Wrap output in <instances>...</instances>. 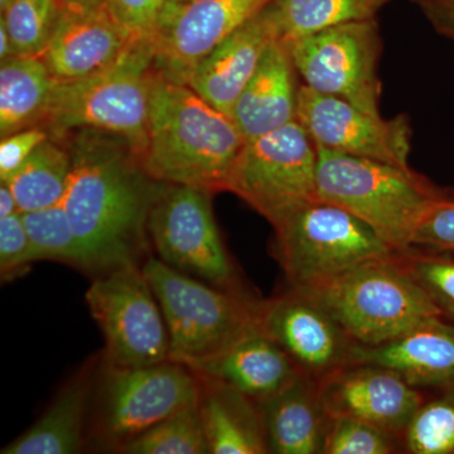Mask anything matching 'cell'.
Segmentation results:
<instances>
[{
  "instance_id": "1",
  "label": "cell",
  "mask_w": 454,
  "mask_h": 454,
  "mask_svg": "<svg viewBox=\"0 0 454 454\" xmlns=\"http://www.w3.org/2000/svg\"><path fill=\"white\" fill-rule=\"evenodd\" d=\"M71 172L61 205L77 239L101 274L137 262L146 240L149 210L160 182L149 177L133 149L106 131H74Z\"/></svg>"
},
{
  "instance_id": "2",
  "label": "cell",
  "mask_w": 454,
  "mask_h": 454,
  "mask_svg": "<svg viewBox=\"0 0 454 454\" xmlns=\"http://www.w3.org/2000/svg\"><path fill=\"white\" fill-rule=\"evenodd\" d=\"M245 145L231 116L190 86L154 73L148 136L140 163L160 184L227 191L236 158Z\"/></svg>"
},
{
  "instance_id": "3",
  "label": "cell",
  "mask_w": 454,
  "mask_h": 454,
  "mask_svg": "<svg viewBox=\"0 0 454 454\" xmlns=\"http://www.w3.org/2000/svg\"><path fill=\"white\" fill-rule=\"evenodd\" d=\"M317 196L372 227L395 252L439 203L454 199L411 168L318 148Z\"/></svg>"
},
{
  "instance_id": "4",
  "label": "cell",
  "mask_w": 454,
  "mask_h": 454,
  "mask_svg": "<svg viewBox=\"0 0 454 454\" xmlns=\"http://www.w3.org/2000/svg\"><path fill=\"white\" fill-rule=\"evenodd\" d=\"M152 40H134L109 67L82 79L56 80L42 128L55 139L82 129L121 137L140 158L148 136L154 76Z\"/></svg>"
},
{
  "instance_id": "5",
  "label": "cell",
  "mask_w": 454,
  "mask_h": 454,
  "mask_svg": "<svg viewBox=\"0 0 454 454\" xmlns=\"http://www.w3.org/2000/svg\"><path fill=\"white\" fill-rule=\"evenodd\" d=\"M357 345L389 342L442 313L397 253L370 260L312 289Z\"/></svg>"
},
{
  "instance_id": "6",
  "label": "cell",
  "mask_w": 454,
  "mask_h": 454,
  "mask_svg": "<svg viewBox=\"0 0 454 454\" xmlns=\"http://www.w3.org/2000/svg\"><path fill=\"white\" fill-rule=\"evenodd\" d=\"M168 330L170 360L188 367L229 348L258 325L260 301L203 282L158 258L143 264Z\"/></svg>"
},
{
  "instance_id": "7",
  "label": "cell",
  "mask_w": 454,
  "mask_h": 454,
  "mask_svg": "<svg viewBox=\"0 0 454 454\" xmlns=\"http://www.w3.org/2000/svg\"><path fill=\"white\" fill-rule=\"evenodd\" d=\"M289 286L312 289L351 269L397 253L351 212L315 200L271 223Z\"/></svg>"
},
{
  "instance_id": "8",
  "label": "cell",
  "mask_w": 454,
  "mask_h": 454,
  "mask_svg": "<svg viewBox=\"0 0 454 454\" xmlns=\"http://www.w3.org/2000/svg\"><path fill=\"white\" fill-rule=\"evenodd\" d=\"M86 303L106 340V363L145 367L170 360L168 330L143 268L128 262L98 274Z\"/></svg>"
},
{
  "instance_id": "9",
  "label": "cell",
  "mask_w": 454,
  "mask_h": 454,
  "mask_svg": "<svg viewBox=\"0 0 454 454\" xmlns=\"http://www.w3.org/2000/svg\"><path fill=\"white\" fill-rule=\"evenodd\" d=\"M318 148L295 119L279 129L245 142L227 191L244 200L269 223L317 196Z\"/></svg>"
},
{
  "instance_id": "10",
  "label": "cell",
  "mask_w": 454,
  "mask_h": 454,
  "mask_svg": "<svg viewBox=\"0 0 454 454\" xmlns=\"http://www.w3.org/2000/svg\"><path fill=\"white\" fill-rule=\"evenodd\" d=\"M214 193L160 184L149 210L146 231L158 259L211 286L244 292L212 212Z\"/></svg>"
},
{
  "instance_id": "11",
  "label": "cell",
  "mask_w": 454,
  "mask_h": 454,
  "mask_svg": "<svg viewBox=\"0 0 454 454\" xmlns=\"http://www.w3.org/2000/svg\"><path fill=\"white\" fill-rule=\"evenodd\" d=\"M200 400V378L184 364L107 366L98 387L94 433L118 450L131 438Z\"/></svg>"
},
{
  "instance_id": "12",
  "label": "cell",
  "mask_w": 454,
  "mask_h": 454,
  "mask_svg": "<svg viewBox=\"0 0 454 454\" xmlns=\"http://www.w3.org/2000/svg\"><path fill=\"white\" fill-rule=\"evenodd\" d=\"M284 42L304 85L381 115L378 74L381 38L376 18Z\"/></svg>"
},
{
  "instance_id": "13",
  "label": "cell",
  "mask_w": 454,
  "mask_h": 454,
  "mask_svg": "<svg viewBox=\"0 0 454 454\" xmlns=\"http://www.w3.org/2000/svg\"><path fill=\"white\" fill-rule=\"evenodd\" d=\"M258 325L301 373L318 382L351 363L357 345L315 295L289 286L260 301Z\"/></svg>"
},
{
  "instance_id": "14",
  "label": "cell",
  "mask_w": 454,
  "mask_h": 454,
  "mask_svg": "<svg viewBox=\"0 0 454 454\" xmlns=\"http://www.w3.org/2000/svg\"><path fill=\"white\" fill-rule=\"evenodd\" d=\"M297 121L317 148L411 168V129L404 115L384 119L303 83L298 89Z\"/></svg>"
},
{
  "instance_id": "15",
  "label": "cell",
  "mask_w": 454,
  "mask_h": 454,
  "mask_svg": "<svg viewBox=\"0 0 454 454\" xmlns=\"http://www.w3.org/2000/svg\"><path fill=\"white\" fill-rule=\"evenodd\" d=\"M273 0L169 2L153 40L154 73L187 85L199 66L227 37Z\"/></svg>"
},
{
  "instance_id": "16",
  "label": "cell",
  "mask_w": 454,
  "mask_h": 454,
  "mask_svg": "<svg viewBox=\"0 0 454 454\" xmlns=\"http://www.w3.org/2000/svg\"><path fill=\"white\" fill-rule=\"evenodd\" d=\"M333 418H351L403 439L426 393L389 367L349 363L319 382Z\"/></svg>"
},
{
  "instance_id": "17",
  "label": "cell",
  "mask_w": 454,
  "mask_h": 454,
  "mask_svg": "<svg viewBox=\"0 0 454 454\" xmlns=\"http://www.w3.org/2000/svg\"><path fill=\"white\" fill-rule=\"evenodd\" d=\"M279 40L282 35L271 2L212 51L188 86L212 106L231 116L236 100L258 70L262 57Z\"/></svg>"
},
{
  "instance_id": "18",
  "label": "cell",
  "mask_w": 454,
  "mask_h": 454,
  "mask_svg": "<svg viewBox=\"0 0 454 454\" xmlns=\"http://www.w3.org/2000/svg\"><path fill=\"white\" fill-rule=\"evenodd\" d=\"M133 41L106 7L62 11L41 59L56 80L71 82L109 67Z\"/></svg>"
},
{
  "instance_id": "19",
  "label": "cell",
  "mask_w": 454,
  "mask_h": 454,
  "mask_svg": "<svg viewBox=\"0 0 454 454\" xmlns=\"http://www.w3.org/2000/svg\"><path fill=\"white\" fill-rule=\"evenodd\" d=\"M351 363L389 367L424 391L454 389V325L433 318L376 346H355Z\"/></svg>"
},
{
  "instance_id": "20",
  "label": "cell",
  "mask_w": 454,
  "mask_h": 454,
  "mask_svg": "<svg viewBox=\"0 0 454 454\" xmlns=\"http://www.w3.org/2000/svg\"><path fill=\"white\" fill-rule=\"evenodd\" d=\"M190 369L229 385L256 404L270 399L301 375L288 355L259 325L220 354Z\"/></svg>"
},
{
  "instance_id": "21",
  "label": "cell",
  "mask_w": 454,
  "mask_h": 454,
  "mask_svg": "<svg viewBox=\"0 0 454 454\" xmlns=\"http://www.w3.org/2000/svg\"><path fill=\"white\" fill-rule=\"evenodd\" d=\"M294 64L286 42L271 44L258 70L236 100L231 118L245 142L259 138L297 119Z\"/></svg>"
},
{
  "instance_id": "22",
  "label": "cell",
  "mask_w": 454,
  "mask_h": 454,
  "mask_svg": "<svg viewBox=\"0 0 454 454\" xmlns=\"http://www.w3.org/2000/svg\"><path fill=\"white\" fill-rule=\"evenodd\" d=\"M259 406L269 453L324 454L333 417L325 408L318 381L301 373Z\"/></svg>"
},
{
  "instance_id": "23",
  "label": "cell",
  "mask_w": 454,
  "mask_h": 454,
  "mask_svg": "<svg viewBox=\"0 0 454 454\" xmlns=\"http://www.w3.org/2000/svg\"><path fill=\"white\" fill-rule=\"evenodd\" d=\"M203 427L212 454L269 453L259 404L223 382L199 375Z\"/></svg>"
},
{
  "instance_id": "24",
  "label": "cell",
  "mask_w": 454,
  "mask_h": 454,
  "mask_svg": "<svg viewBox=\"0 0 454 454\" xmlns=\"http://www.w3.org/2000/svg\"><path fill=\"white\" fill-rule=\"evenodd\" d=\"M89 372L59 391L31 428L2 450L3 454H74L85 446L86 418L94 396Z\"/></svg>"
},
{
  "instance_id": "25",
  "label": "cell",
  "mask_w": 454,
  "mask_h": 454,
  "mask_svg": "<svg viewBox=\"0 0 454 454\" xmlns=\"http://www.w3.org/2000/svg\"><path fill=\"white\" fill-rule=\"evenodd\" d=\"M56 79L41 57L14 56L0 65V134L42 127Z\"/></svg>"
},
{
  "instance_id": "26",
  "label": "cell",
  "mask_w": 454,
  "mask_h": 454,
  "mask_svg": "<svg viewBox=\"0 0 454 454\" xmlns=\"http://www.w3.org/2000/svg\"><path fill=\"white\" fill-rule=\"evenodd\" d=\"M71 172L68 146L51 137L7 182L16 197L20 214L59 205L64 200Z\"/></svg>"
},
{
  "instance_id": "27",
  "label": "cell",
  "mask_w": 454,
  "mask_h": 454,
  "mask_svg": "<svg viewBox=\"0 0 454 454\" xmlns=\"http://www.w3.org/2000/svg\"><path fill=\"white\" fill-rule=\"evenodd\" d=\"M391 0H273L283 41L376 18Z\"/></svg>"
},
{
  "instance_id": "28",
  "label": "cell",
  "mask_w": 454,
  "mask_h": 454,
  "mask_svg": "<svg viewBox=\"0 0 454 454\" xmlns=\"http://www.w3.org/2000/svg\"><path fill=\"white\" fill-rule=\"evenodd\" d=\"M127 454L211 453L199 403L170 415L162 422L131 438L119 447Z\"/></svg>"
},
{
  "instance_id": "29",
  "label": "cell",
  "mask_w": 454,
  "mask_h": 454,
  "mask_svg": "<svg viewBox=\"0 0 454 454\" xmlns=\"http://www.w3.org/2000/svg\"><path fill=\"white\" fill-rule=\"evenodd\" d=\"M33 250L38 260H55L85 271L91 262L77 239L64 206H51L22 214Z\"/></svg>"
},
{
  "instance_id": "30",
  "label": "cell",
  "mask_w": 454,
  "mask_h": 454,
  "mask_svg": "<svg viewBox=\"0 0 454 454\" xmlns=\"http://www.w3.org/2000/svg\"><path fill=\"white\" fill-rule=\"evenodd\" d=\"M403 452L454 454V389L426 396L403 435Z\"/></svg>"
},
{
  "instance_id": "31",
  "label": "cell",
  "mask_w": 454,
  "mask_h": 454,
  "mask_svg": "<svg viewBox=\"0 0 454 454\" xmlns=\"http://www.w3.org/2000/svg\"><path fill=\"white\" fill-rule=\"evenodd\" d=\"M59 0H13L2 11L17 56L42 57L61 18Z\"/></svg>"
},
{
  "instance_id": "32",
  "label": "cell",
  "mask_w": 454,
  "mask_h": 454,
  "mask_svg": "<svg viewBox=\"0 0 454 454\" xmlns=\"http://www.w3.org/2000/svg\"><path fill=\"white\" fill-rule=\"evenodd\" d=\"M397 255L443 318L454 319V256L417 247Z\"/></svg>"
},
{
  "instance_id": "33",
  "label": "cell",
  "mask_w": 454,
  "mask_h": 454,
  "mask_svg": "<svg viewBox=\"0 0 454 454\" xmlns=\"http://www.w3.org/2000/svg\"><path fill=\"white\" fill-rule=\"evenodd\" d=\"M403 452V439L372 424L333 418L324 454H393Z\"/></svg>"
},
{
  "instance_id": "34",
  "label": "cell",
  "mask_w": 454,
  "mask_h": 454,
  "mask_svg": "<svg viewBox=\"0 0 454 454\" xmlns=\"http://www.w3.org/2000/svg\"><path fill=\"white\" fill-rule=\"evenodd\" d=\"M169 0H106L113 20L133 40H154Z\"/></svg>"
},
{
  "instance_id": "35",
  "label": "cell",
  "mask_w": 454,
  "mask_h": 454,
  "mask_svg": "<svg viewBox=\"0 0 454 454\" xmlns=\"http://www.w3.org/2000/svg\"><path fill=\"white\" fill-rule=\"evenodd\" d=\"M37 262L22 214L0 219V271L2 279L9 280L25 273L31 262Z\"/></svg>"
},
{
  "instance_id": "36",
  "label": "cell",
  "mask_w": 454,
  "mask_h": 454,
  "mask_svg": "<svg viewBox=\"0 0 454 454\" xmlns=\"http://www.w3.org/2000/svg\"><path fill=\"white\" fill-rule=\"evenodd\" d=\"M411 247L454 256V199L439 203L427 215Z\"/></svg>"
},
{
  "instance_id": "37",
  "label": "cell",
  "mask_w": 454,
  "mask_h": 454,
  "mask_svg": "<svg viewBox=\"0 0 454 454\" xmlns=\"http://www.w3.org/2000/svg\"><path fill=\"white\" fill-rule=\"evenodd\" d=\"M50 138L49 131L42 127L28 128L3 137L0 142V181H8L33 152Z\"/></svg>"
},
{
  "instance_id": "38",
  "label": "cell",
  "mask_w": 454,
  "mask_h": 454,
  "mask_svg": "<svg viewBox=\"0 0 454 454\" xmlns=\"http://www.w3.org/2000/svg\"><path fill=\"white\" fill-rule=\"evenodd\" d=\"M439 32L454 40V0H415Z\"/></svg>"
},
{
  "instance_id": "39",
  "label": "cell",
  "mask_w": 454,
  "mask_h": 454,
  "mask_svg": "<svg viewBox=\"0 0 454 454\" xmlns=\"http://www.w3.org/2000/svg\"><path fill=\"white\" fill-rule=\"evenodd\" d=\"M20 212L16 197L7 182L0 184V219Z\"/></svg>"
},
{
  "instance_id": "40",
  "label": "cell",
  "mask_w": 454,
  "mask_h": 454,
  "mask_svg": "<svg viewBox=\"0 0 454 454\" xmlns=\"http://www.w3.org/2000/svg\"><path fill=\"white\" fill-rule=\"evenodd\" d=\"M62 11H95L106 7V0H59Z\"/></svg>"
},
{
  "instance_id": "41",
  "label": "cell",
  "mask_w": 454,
  "mask_h": 454,
  "mask_svg": "<svg viewBox=\"0 0 454 454\" xmlns=\"http://www.w3.org/2000/svg\"><path fill=\"white\" fill-rule=\"evenodd\" d=\"M14 56H17V52L13 42H12L4 23L0 20V59L5 61V59H12Z\"/></svg>"
},
{
  "instance_id": "42",
  "label": "cell",
  "mask_w": 454,
  "mask_h": 454,
  "mask_svg": "<svg viewBox=\"0 0 454 454\" xmlns=\"http://www.w3.org/2000/svg\"><path fill=\"white\" fill-rule=\"evenodd\" d=\"M13 2V0H0V9H5L8 7L11 3Z\"/></svg>"
},
{
  "instance_id": "43",
  "label": "cell",
  "mask_w": 454,
  "mask_h": 454,
  "mask_svg": "<svg viewBox=\"0 0 454 454\" xmlns=\"http://www.w3.org/2000/svg\"><path fill=\"white\" fill-rule=\"evenodd\" d=\"M169 2H172V3H184V2H190V0H169Z\"/></svg>"
}]
</instances>
